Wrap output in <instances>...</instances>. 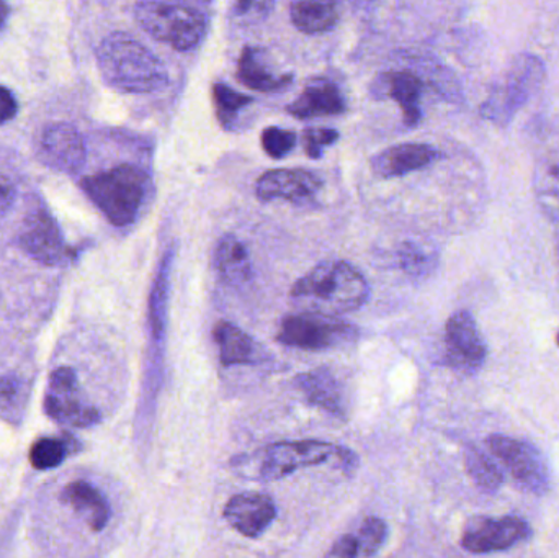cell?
<instances>
[{
    "mask_svg": "<svg viewBox=\"0 0 559 558\" xmlns=\"http://www.w3.org/2000/svg\"><path fill=\"white\" fill-rule=\"evenodd\" d=\"M370 295L364 275L344 261H328L312 268L293 284L289 297L308 313L337 318L358 310Z\"/></svg>",
    "mask_w": 559,
    "mask_h": 558,
    "instance_id": "obj_1",
    "label": "cell"
},
{
    "mask_svg": "<svg viewBox=\"0 0 559 558\" xmlns=\"http://www.w3.org/2000/svg\"><path fill=\"white\" fill-rule=\"evenodd\" d=\"M97 64L105 82L127 94H150L169 84L164 62L128 33L115 32L102 39Z\"/></svg>",
    "mask_w": 559,
    "mask_h": 558,
    "instance_id": "obj_2",
    "label": "cell"
},
{
    "mask_svg": "<svg viewBox=\"0 0 559 558\" xmlns=\"http://www.w3.org/2000/svg\"><path fill=\"white\" fill-rule=\"evenodd\" d=\"M147 183L146 173L133 164H120L81 180L85 195L115 226H128L138 218Z\"/></svg>",
    "mask_w": 559,
    "mask_h": 558,
    "instance_id": "obj_3",
    "label": "cell"
},
{
    "mask_svg": "<svg viewBox=\"0 0 559 558\" xmlns=\"http://www.w3.org/2000/svg\"><path fill=\"white\" fill-rule=\"evenodd\" d=\"M134 19L147 35L179 51L195 48L206 29L205 13L186 3L140 2Z\"/></svg>",
    "mask_w": 559,
    "mask_h": 558,
    "instance_id": "obj_4",
    "label": "cell"
},
{
    "mask_svg": "<svg viewBox=\"0 0 559 558\" xmlns=\"http://www.w3.org/2000/svg\"><path fill=\"white\" fill-rule=\"evenodd\" d=\"M544 78L545 68L537 58L531 55L518 56L502 81L492 88L488 100L483 104V117L495 123H508L540 87Z\"/></svg>",
    "mask_w": 559,
    "mask_h": 558,
    "instance_id": "obj_5",
    "label": "cell"
},
{
    "mask_svg": "<svg viewBox=\"0 0 559 558\" xmlns=\"http://www.w3.org/2000/svg\"><path fill=\"white\" fill-rule=\"evenodd\" d=\"M357 330L338 318L322 314H289L283 318L278 331V343L302 351H322L350 343Z\"/></svg>",
    "mask_w": 559,
    "mask_h": 558,
    "instance_id": "obj_6",
    "label": "cell"
},
{
    "mask_svg": "<svg viewBox=\"0 0 559 558\" xmlns=\"http://www.w3.org/2000/svg\"><path fill=\"white\" fill-rule=\"evenodd\" d=\"M488 448L522 490L542 495L550 488L547 461L534 446L498 435L488 439Z\"/></svg>",
    "mask_w": 559,
    "mask_h": 558,
    "instance_id": "obj_7",
    "label": "cell"
},
{
    "mask_svg": "<svg viewBox=\"0 0 559 558\" xmlns=\"http://www.w3.org/2000/svg\"><path fill=\"white\" fill-rule=\"evenodd\" d=\"M45 409L49 418L72 428H88L100 422V412L85 402L71 367H59L49 377Z\"/></svg>",
    "mask_w": 559,
    "mask_h": 558,
    "instance_id": "obj_8",
    "label": "cell"
},
{
    "mask_svg": "<svg viewBox=\"0 0 559 558\" xmlns=\"http://www.w3.org/2000/svg\"><path fill=\"white\" fill-rule=\"evenodd\" d=\"M19 239L26 254L41 264L55 268L74 259V249L66 245L58 223L39 203L29 209L23 218Z\"/></svg>",
    "mask_w": 559,
    "mask_h": 558,
    "instance_id": "obj_9",
    "label": "cell"
},
{
    "mask_svg": "<svg viewBox=\"0 0 559 558\" xmlns=\"http://www.w3.org/2000/svg\"><path fill=\"white\" fill-rule=\"evenodd\" d=\"M341 448L322 441L277 442L262 452L261 477L264 480H280L299 468L328 462L337 458Z\"/></svg>",
    "mask_w": 559,
    "mask_h": 558,
    "instance_id": "obj_10",
    "label": "cell"
},
{
    "mask_svg": "<svg viewBox=\"0 0 559 558\" xmlns=\"http://www.w3.org/2000/svg\"><path fill=\"white\" fill-rule=\"evenodd\" d=\"M531 536V526L519 518H473L463 531L462 546L472 554L502 553Z\"/></svg>",
    "mask_w": 559,
    "mask_h": 558,
    "instance_id": "obj_11",
    "label": "cell"
},
{
    "mask_svg": "<svg viewBox=\"0 0 559 558\" xmlns=\"http://www.w3.org/2000/svg\"><path fill=\"white\" fill-rule=\"evenodd\" d=\"M38 157L58 173H79L87 159L84 138L78 128L64 121L48 124L39 134Z\"/></svg>",
    "mask_w": 559,
    "mask_h": 558,
    "instance_id": "obj_12",
    "label": "cell"
},
{
    "mask_svg": "<svg viewBox=\"0 0 559 558\" xmlns=\"http://www.w3.org/2000/svg\"><path fill=\"white\" fill-rule=\"evenodd\" d=\"M445 353L450 366L459 372L473 373L485 364L488 351L468 311H456L447 321Z\"/></svg>",
    "mask_w": 559,
    "mask_h": 558,
    "instance_id": "obj_13",
    "label": "cell"
},
{
    "mask_svg": "<svg viewBox=\"0 0 559 558\" xmlns=\"http://www.w3.org/2000/svg\"><path fill=\"white\" fill-rule=\"evenodd\" d=\"M223 517L236 533L258 539L274 523L277 507L267 495L239 494L226 503Z\"/></svg>",
    "mask_w": 559,
    "mask_h": 558,
    "instance_id": "obj_14",
    "label": "cell"
},
{
    "mask_svg": "<svg viewBox=\"0 0 559 558\" xmlns=\"http://www.w3.org/2000/svg\"><path fill=\"white\" fill-rule=\"evenodd\" d=\"M321 186L318 174L309 170L275 169L261 176L255 192L262 202H272V200L306 202L321 189Z\"/></svg>",
    "mask_w": 559,
    "mask_h": 558,
    "instance_id": "obj_15",
    "label": "cell"
},
{
    "mask_svg": "<svg viewBox=\"0 0 559 558\" xmlns=\"http://www.w3.org/2000/svg\"><path fill=\"white\" fill-rule=\"evenodd\" d=\"M436 147L423 143H404L386 147L371 161V169L381 179L403 177L439 159Z\"/></svg>",
    "mask_w": 559,
    "mask_h": 558,
    "instance_id": "obj_16",
    "label": "cell"
},
{
    "mask_svg": "<svg viewBox=\"0 0 559 558\" xmlns=\"http://www.w3.org/2000/svg\"><path fill=\"white\" fill-rule=\"evenodd\" d=\"M296 389L302 393L306 402L337 418H347V400L344 385L329 369H316L301 373L295 379Z\"/></svg>",
    "mask_w": 559,
    "mask_h": 558,
    "instance_id": "obj_17",
    "label": "cell"
},
{
    "mask_svg": "<svg viewBox=\"0 0 559 558\" xmlns=\"http://www.w3.org/2000/svg\"><path fill=\"white\" fill-rule=\"evenodd\" d=\"M286 111L299 120L341 115L345 111V98L334 82L324 78L312 79L302 94L286 107Z\"/></svg>",
    "mask_w": 559,
    "mask_h": 558,
    "instance_id": "obj_18",
    "label": "cell"
},
{
    "mask_svg": "<svg viewBox=\"0 0 559 558\" xmlns=\"http://www.w3.org/2000/svg\"><path fill=\"white\" fill-rule=\"evenodd\" d=\"M238 78L251 91L275 92L288 87L292 74L277 72L269 59L267 51L258 46H246L239 58Z\"/></svg>",
    "mask_w": 559,
    "mask_h": 558,
    "instance_id": "obj_19",
    "label": "cell"
},
{
    "mask_svg": "<svg viewBox=\"0 0 559 558\" xmlns=\"http://www.w3.org/2000/svg\"><path fill=\"white\" fill-rule=\"evenodd\" d=\"M61 501L78 513L95 533L104 530L110 521V504L107 498L87 482L78 480L69 484L62 490Z\"/></svg>",
    "mask_w": 559,
    "mask_h": 558,
    "instance_id": "obj_20",
    "label": "cell"
},
{
    "mask_svg": "<svg viewBox=\"0 0 559 558\" xmlns=\"http://www.w3.org/2000/svg\"><path fill=\"white\" fill-rule=\"evenodd\" d=\"M383 92L386 97L393 98L403 111L404 121L407 127H416L423 120L424 84L419 75L411 71H391L383 74L381 79Z\"/></svg>",
    "mask_w": 559,
    "mask_h": 558,
    "instance_id": "obj_21",
    "label": "cell"
},
{
    "mask_svg": "<svg viewBox=\"0 0 559 558\" xmlns=\"http://www.w3.org/2000/svg\"><path fill=\"white\" fill-rule=\"evenodd\" d=\"M215 264L226 284H246L252 277V262L248 248L241 239L226 235L216 246Z\"/></svg>",
    "mask_w": 559,
    "mask_h": 558,
    "instance_id": "obj_22",
    "label": "cell"
},
{
    "mask_svg": "<svg viewBox=\"0 0 559 558\" xmlns=\"http://www.w3.org/2000/svg\"><path fill=\"white\" fill-rule=\"evenodd\" d=\"M223 366H246L255 360L254 341L231 321H219L213 328Z\"/></svg>",
    "mask_w": 559,
    "mask_h": 558,
    "instance_id": "obj_23",
    "label": "cell"
},
{
    "mask_svg": "<svg viewBox=\"0 0 559 558\" xmlns=\"http://www.w3.org/2000/svg\"><path fill=\"white\" fill-rule=\"evenodd\" d=\"M337 20V5L332 2H296L292 5V22L306 35L329 32Z\"/></svg>",
    "mask_w": 559,
    "mask_h": 558,
    "instance_id": "obj_24",
    "label": "cell"
},
{
    "mask_svg": "<svg viewBox=\"0 0 559 558\" xmlns=\"http://www.w3.org/2000/svg\"><path fill=\"white\" fill-rule=\"evenodd\" d=\"M466 472H468L476 487L492 494L504 484V474L495 461L485 452L476 448H469L465 454Z\"/></svg>",
    "mask_w": 559,
    "mask_h": 558,
    "instance_id": "obj_25",
    "label": "cell"
},
{
    "mask_svg": "<svg viewBox=\"0 0 559 558\" xmlns=\"http://www.w3.org/2000/svg\"><path fill=\"white\" fill-rule=\"evenodd\" d=\"M213 100H215L216 117L225 128H231L239 118V114L252 104V97L236 92L223 82L213 85Z\"/></svg>",
    "mask_w": 559,
    "mask_h": 558,
    "instance_id": "obj_26",
    "label": "cell"
},
{
    "mask_svg": "<svg viewBox=\"0 0 559 558\" xmlns=\"http://www.w3.org/2000/svg\"><path fill=\"white\" fill-rule=\"evenodd\" d=\"M25 383L16 377H0V418L10 423H20L25 412Z\"/></svg>",
    "mask_w": 559,
    "mask_h": 558,
    "instance_id": "obj_27",
    "label": "cell"
},
{
    "mask_svg": "<svg viewBox=\"0 0 559 558\" xmlns=\"http://www.w3.org/2000/svg\"><path fill=\"white\" fill-rule=\"evenodd\" d=\"M358 557L371 558L380 553L388 539V524L380 518H367L361 523L357 536Z\"/></svg>",
    "mask_w": 559,
    "mask_h": 558,
    "instance_id": "obj_28",
    "label": "cell"
},
{
    "mask_svg": "<svg viewBox=\"0 0 559 558\" xmlns=\"http://www.w3.org/2000/svg\"><path fill=\"white\" fill-rule=\"evenodd\" d=\"M66 455H68V448H66L64 441H59V439H38L29 449V462L38 471L58 467L64 461Z\"/></svg>",
    "mask_w": 559,
    "mask_h": 558,
    "instance_id": "obj_29",
    "label": "cell"
},
{
    "mask_svg": "<svg viewBox=\"0 0 559 558\" xmlns=\"http://www.w3.org/2000/svg\"><path fill=\"white\" fill-rule=\"evenodd\" d=\"M262 147L269 156L274 159H282L286 154L292 153L296 144V134L289 130L278 127H269L262 131Z\"/></svg>",
    "mask_w": 559,
    "mask_h": 558,
    "instance_id": "obj_30",
    "label": "cell"
},
{
    "mask_svg": "<svg viewBox=\"0 0 559 558\" xmlns=\"http://www.w3.org/2000/svg\"><path fill=\"white\" fill-rule=\"evenodd\" d=\"M305 151L311 159H319L325 147L338 140V133L331 128H308L305 130Z\"/></svg>",
    "mask_w": 559,
    "mask_h": 558,
    "instance_id": "obj_31",
    "label": "cell"
},
{
    "mask_svg": "<svg viewBox=\"0 0 559 558\" xmlns=\"http://www.w3.org/2000/svg\"><path fill=\"white\" fill-rule=\"evenodd\" d=\"M401 265H403L409 274H424V272L429 269L430 259L427 258L419 248L409 246V248L401 251Z\"/></svg>",
    "mask_w": 559,
    "mask_h": 558,
    "instance_id": "obj_32",
    "label": "cell"
},
{
    "mask_svg": "<svg viewBox=\"0 0 559 558\" xmlns=\"http://www.w3.org/2000/svg\"><path fill=\"white\" fill-rule=\"evenodd\" d=\"M324 558H358L357 541L354 536H342L341 539L335 541Z\"/></svg>",
    "mask_w": 559,
    "mask_h": 558,
    "instance_id": "obj_33",
    "label": "cell"
},
{
    "mask_svg": "<svg viewBox=\"0 0 559 558\" xmlns=\"http://www.w3.org/2000/svg\"><path fill=\"white\" fill-rule=\"evenodd\" d=\"M19 110L16 105L15 95L10 88L0 85V124H5L7 121L13 120Z\"/></svg>",
    "mask_w": 559,
    "mask_h": 558,
    "instance_id": "obj_34",
    "label": "cell"
},
{
    "mask_svg": "<svg viewBox=\"0 0 559 558\" xmlns=\"http://www.w3.org/2000/svg\"><path fill=\"white\" fill-rule=\"evenodd\" d=\"M15 202V187L5 177L0 176V215L5 213Z\"/></svg>",
    "mask_w": 559,
    "mask_h": 558,
    "instance_id": "obj_35",
    "label": "cell"
},
{
    "mask_svg": "<svg viewBox=\"0 0 559 558\" xmlns=\"http://www.w3.org/2000/svg\"><path fill=\"white\" fill-rule=\"evenodd\" d=\"M7 19H9V7H7L5 3L0 2V29L5 25Z\"/></svg>",
    "mask_w": 559,
    "mask_h": 558,
    "instance_id": "obj_36",
    "label": "cell"
},
{
    "mask_svg": "<svg viewBox=\"0 0 559 558\" xmlns=\"http://www.w3.org/2000/svg\"><path fill=\"white\" fill-rule=\"evenodd\" d=\"M557 341H558V346H559V334H558Z\"/></svg>",
    "mask_w": 559,
    "mask_h": 558,
    "instance_id": "obj_37",
    "label": "cell"
}]
</instances>
